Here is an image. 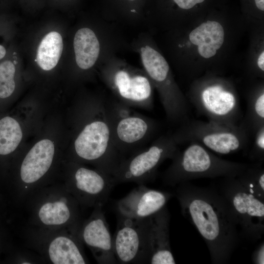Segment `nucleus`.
Listing matches in <instances>:
<instances>
[{
  "mask_svg": "<svg viewBox=\"0 0 264 264\" xmlns=\"http://www.w3.org/2000/svg\"><path fill=\"white\" fill-rule=\"evenodd\" d=\"M236 177L247 191L264 201V169L263 162L249 164Z\"/></svg>",
  "mask_w": 264,
  "mask_h": 264,
  "instance_id": "nucleus-21",
  "label": "nucleus"
},
{
  "mask_svg": "<svg viewBox=\"0 0 264 264\" xmlns=\"http://www.w3.org/2000/svg\"><path fill=\"white\" fill-rule=\"evenodd\" d=\"M175 188L173 193L181 213L205 241L211 262L227 263L240 237L238 226L223 197L215 188L195 186L188 181Z\"/></svg>",
  "mask_w": 264,
  "mask_h": 264,
  "instance_id": "nucleus-1",
  "label": "nucleus"
},
{
  "mask_svg": "<svg viewBox=\"0 0 264 264\" xmlns=\"http://www.w3.org/2000/svg\"><path fill=\"white\" fill-rule=\"evenodd\" d=\"M170 214L166 206L145 221V264H175L170 242Z\"/></svg>",
  "mask_w": 264,
  "mask_h": 264,
  "instance_id": "nucleus-13",
  "label": "nucleus"
},
{
  "mask_svg": "<svg viewBox=\"0 0 264 264\" xmlns=\"http://www.w3.org/2000/svg\"><path fill=\"white\" fill-rule=\"evenodd\" d=\"M113 239V251L117 263L145 264V221L119 214Z\"/></svg>",
  "mask_w": 264,
  "mask_h": 264,
  "instance_id": "nucleus-11",
  "label": "nucleus"
},
{
  "mask_svg": "<svg viewBox=\"0 0 264 264\" xmlns=\"http://www.w3.org/2000/svg\"><path fill=\"white\" fill-rule=\"evenodd\" d=\"M141 57L148 75L157 85L160 94L171 91L174 87L169 79V66L164 58L148 45L141 48Z\"/></svg>",
  "mask_w": 264,
  "mask_h": 264,
  "instance_id": "nucleus-17",
  "label": "nucleus"
},
{
  "mask_svg": "<svg viewBox=\"0 0 264 264\" xmlns=\"http://www.w3.org/2000/svg\"><path fill=\"white\" fill-rule=\"evenodd\" d=\"M178 145L172 132L158 136L122 161L112 176L115 184L131 182L140 185L153 181L161 164L173 158Z\"/></svg>",
  "mask_w": 264,
  "mask_h": 264,
  "instance_id": "nucleus-7",
  "label": "nucleus"
},
{
  "mask_svg": "<svg viewBox=\"0 0 264 264\" xmlns=\"http://www.w3.org/2000/svg\"><path fill=\"white\" fill-rule=\"evenodd\" d=\"M79 235L98 264L117 263L113 251V239L102 207L93 208L90 216L82 221Z\"/></svg>",
  "mask_w": 264,
  "mask_h": 264,
  "instance_id": "nucleus-12",
  "label": "nucleus"
},
{
  "mask_svg": "<svg viewBox=\"0 0 264 264\" xmlns=\"http://www.w3.org/2000/svg\"><path fill=\"white\" fill-rule=\"evenodd\" d=\"M252 262L256 264H264V243L261 242L252 254Z\"/></svg>",
  "mask_w": 264,
  "mask_h": 264,
  "instance_id": "nucleus-27",
  "label": "nucleus"
},
{
  "mask_svg": "<svg viewBox=\"0 0 264 264\" xmlns=\"http://www.w3.org/2000/svg\"><path fill=\"white\" fill-rule=\"evenodd\" d=\"M254 142L249 153V158L256 162H263L264 158V126L254 133Z\"/></svg>",
  "mask_w": 264,
  "mask_h": 264,
  "instance_id": "nucleus-26",
  "label": "nucleus"
},
{
  "mask_svg": "<svg viewBox=\"0 0 264 264\" xmlns=\"http://www.w3.org/2000/svg\"><path fill=\"white\" fill-rule=\"evenodd\" d=\"M22 136L19 123L6 116L0 120V156L10 155L18 147Z\"/></svg>",
  "mask_w": 264,
  "mask_h": 264,
  "instance_id": "nucleus-20",
  "label": "nucleus"
},
{
  "mask_svg": "<svg viewBox=\"0 0 264 264\" xmlns=\"http://www.w3.org/2000/svg\"><path fill=\"white\" fill-rule=\"evenodd\" d=\"M188 144L183 150L178 149L162 174L164 185L175 187L198 178L236 177L249 164L220 158L197 143Z\"/></svg>",
  "mask_w": 264,
  "mask_h": 264,
  "instance_id": "nucleus-2",
  "label": "nucleus"
},
{
  "mask_svg": "<svg viewBox=\"0 0 264 264\" xmlns=\"http://www.w3.org/2000/svg\"><path fill=\"white\" fill-rule=\"evenodd\" d=\"M31 226L55 229L79 226L80 205L64 184L44 185L26 199Z\"/></svg>",
  "mask_w": 264,
  "mask_h": 264,
  "instance_id": "nucleus-3",
  "label": "nucleus"
},
{
  "mask_svg": "<svg viewBox=\"0 0 264 264\" xmlns=\"http://www.w3.org/2000/svg\"><path fill=\"white\" fill-rule=\"evenodd\" d=\"M256 7L262 11H264V0H254Z\"/></svg>",
  "mask_w": 264,
  "mask_h": 264,
  "instance_id": "nucleus-29",
  "label": "nucleus"
},
{
  "mask_svg": "<svg viewBox=\"0 0 264 264\" xmlns=\"http://www.w3.org/2000/svg\"><path fill=\"white\" fill-rule=\"evenodd\" d=\"M172 134L178 145L195 142L220 154H234L247 148L250 134L241 124L224 125L188 119Z\"/></svg>",
  "mask_w": 264,
  "mask_h": 264,
  "instance_id": "nucleus-6",
  "label": "nucleus"
},
{
  "mask_svg": "<svg viewBox=\"0 0 264 264\" xmlns=\"http://www.w3.org/2000/svg\"><path fill=\"white\" fill-rule=\"evenodd\" d=\"M63 49L61 35L57 32L51 31L41 41L37 52L36 61L44 70H50L57 65Z\"/></svg>",
  "mask_w": 264,
  "mask_h": 264,
  "instance_id": "nucleus-19",
  "label": "nucleus"
},
{
  "mask_svg": "<svg viewBox=\"0 0 264 264\" xmlns=\"http://www.w3.org/2000/svg\"><path fill=\"white\" fill-rule=\"evenodd\" d=\"M15 71L14 64L10 61H4L0 64V98H7L14 92Z\"/></svg>",
  "mask_w": 264,
  "mask_h": 264,
  "instance_id": "nucleus-23",
  "label": "nucleus"
},
{
  "mask_svg": "<svg viewBox=\"0 0 264 264\" xmlns=\"http://www.w3.org/2000/svg\"><path fill=\"white\" fill-rule=\"evenodd\" d=\"M173 193L138 185L126 197L117 201L119 214L131 219L145 220L166 206Z\"/></svg>",
  "mask_w": 264,
  "mask_h": 264,
  "instance_id": "nucleus-14",
  "label": "nucleus"
},
{
  "mask_svg": "<svg viewBox=\"0 0 264 264\" xmlns=\"http://www.w3.org/2000/svg\"><path fill=\"white\" fill-rule=\"evenodd\" d=\"M6 54L5 48L1 45H0V60L2 59Z\"/></svg>",
  "mask_w": 264,
  "mask_h": 264,
  "instance_id": "nucleus-30",
  "label": "nucleus"
},
{
  "mask_svg": "<svg viewBox=\"0 0 264 264\" xmlns=\"http://www.w3.org/2000/svg\"><path fill=\"white\" fill-rule=\"evenodd\" d=\"M257 64L259 67L263 71H264V52L263 51L259 56Z\"/></svg>",
  "mask_w": 264,
  "mask_h": 264,
  "instance_id": "nucleus-28",
  "label": "nucleus"
},
{
  "mask_svg": "<svg viewBox=\"0 0 264 264\" xmlns=\"http://www.w3.org/2000/svg\"><path fill=\"white\" fill-rule=\"evenodd\" d=\"M80 227L49 229L30 226L24 233L25 242L44 263L88 264L79 235Z\"/></svg>",
  "mask_w": 264,
  "mask_h": 264,
  "instance_id": "nucleus-4",
  "label": "nucleus"
},
{
  "mask_svg": "<svg viewBox=\"0 0 264 264\" xmlns=\"http://www.w3.org/2000/svg\"><path fill=\"white\" fill-rule=\"evenodd\" d=\"M240 124L250 135H253L259 128L264 126V91L249 100L246 115Z\"/></svg>",
  "mask_w": 264,
  "mask_h": 264,
  "instance_id": "nucleus-22",
  "label": "nucleus"
},
{
  "mask_svg": "<svg viewBox=\"0 0 264 264\" xmlns=\"http://www.w3.org/2000/svg\"><path fill=\"white\" fill-rule=\"evenodd\" d=\"M109 105L113 144L123 159L157 137L160 125L155 120L116 100H109Z\"/></svg>",
  "mask_w": 264,
  "mask_h": 264,
  "instance_id": "nucleus-5",
  "label": "nucleus"
},
{
  "mask_svg": "<svg viewBox=\"0 0 264 264\" xmlns=\"http://www.w3.org/2000/svg\"><path fill=\"white\" fill-rule=\"evenodd\" d=\"M193 106L209 121L238 126L241 118L240 104L235 94L222 84L208 85L191 99Z\"/></svg>",
  "mask_w": 264,
  "mask_h": 264,
  "instance_id": "nucleus-10",
  "label": "nucleus"
},
{
  "mask_svg": "<svg viewBox=\"0 0 264 264\" xmlns=\"http://www.w3.org/2000/svg\"><path fill=\"white\" fill-rule=\"evenodd\" d=\"M3 263L30 264L44 263L36 252L18 250L15 248L7 256Z\"/></svg>",
  "mask_w": 264,
  "mask_h": 264,
  "instance_id": "nucleus-24",
  "label": "nucleus"
},
{
  "mask_svg": "<svg viewBox=\"0 0 264 264\" xmlns=\"http://www.w3.org/2000/svg\"><path fill=\"white\" fill-rule=\"evenodd\" d=\"M217 190L231 211L242 235L250 241L264 233V201L247 191L236 177L220 178Z\"/></svg>",
  "mask_w": 264,
  "mask_h": 264,
  "instance_id": "nucleus-8",
  "label": "nucleus"
},
{
  "mask_svg": "<svg viewBox=\"0 0 264 264\" xmlns=\"http://www.w3.org/2000/svg\"><path fill=\"white\" fill-rule=\"evenodd\" d=\"M6 223L5 219L0 217V263H3L7 256L15 248Z\"/></svg>",
  "mask_w": 264,
  "mask_h": 264,
  "instance_id": "nucleus-25",
  "label": "nucleus"
},
{
  "mask_svg": "<svg viewBox=\"0 0 264 264\" xmlns=\"http://www.w3.org/2000/svg\"><path fill=\"white\" fill-rule=\"evenodd\" d=\"M64 185L80 206L103 207L116 185L112 176L80 163H72Z\"/></svg>",
  "mask_w": 264,
  "mask_h": 264,
  "instance_id": "nucleus-9",
  "label": "nucleus"
},
{
  "mask_svg": "<svg viewBox=\"0 0 264 264\" xmlns=\"http://www.w3.org/2000/svg\"><path fill=\"white\" fill-rule=\"evenodd\" d=\"M73 46L76 62L82 69L91 68L100 53V44L94 32L88 28H82L76 33Z\"/></svg>",
  "mask_w": 264,
  "mask_h": 264,
  "instance_id": "nucleus-18",
  "label": "nucleus"
},
{
  "mask_svg": "<svg viewBox=\"0 0 264 264\" xmlns=\"http://www.w3.org/2000/svg\"><path fill=\"white\" fill-rule=\"evenodd\" d=\"M111 84L118 102L132 109L153 108L152 87L147 77L118 70L111 78Z\"/></svg>",
  "mask_w": 264,
  "mask_h": 264,
  "instance_id": "nucleus-15",
  "label": "nucleus"
},
{
  "mask_svg": "<svg viewBox=\"0 0 264 264\" xmlns=\"http://www.w3.org/2000/svg\"><path fill=\"white\" fill-rule=\"evenodd\" d=\"M224 30L216 21H208L192 30L189 39L198 45V52L202 57L208 59L214 56L224 42Z\"/></svg>",
  "mask_w": 264,
  "mask_h": 264,
  "instance_id": "nucleus-16",
  "label": "nucleus"
}]
</instances>
